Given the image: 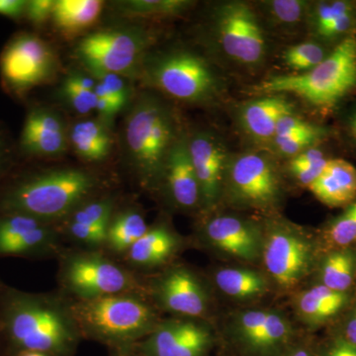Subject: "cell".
<instances>
[{
  "label": "cell",
  "instance_id": "6da1fadb",
  "mask_svg": "<svg viewBox=\"0 0 356 356\" xmlns=\"http://www.w3.org/2000/svg\"><path fill=\"white\" fill-rule=\"evenodd\" d=\"M0 331L20 350L69 356L81 336L69 305L0 282Z\"/></svg>",
  "mask_w": 356,
  "mask_h": 356
},
{
  "label": "cell",
  "instance_id": "7a4b0ae2",
  "mask_svg": "<svg viewBox=\"0 0 356 356\" xmlns=\"http://www.w3.org/2000/svg\"><path fill=\"white\" fill-rule=\"evenodd\" d=\"M97 188V178L81 168L32 175L8 189L0 200L4 214L27 215L46 222L69 217Z\"/></svg>",
  "mask_w": 356,
  "mask_h": 356
},
{
  "label": "cell",
  "instance_id": "3957f363",
  "mask_svg": "<svg viewBox=\"0 0 356 356\" xmlns=\"http://www.w3.org/2000/svg\"><path fill=\"white\" fill-rule=\"evenodd\" d=\"M177 125L172 110L153 95H142L124 122L123 143L126 158L140 184H159L175 140Z\"/></svg>",
  "mask_w": 356,
  "mask_h": 356
},
{
  "label": "cell",
  "instance_id": "277c9868",
  "mask_svg": "<svg viewBox=\"0 0 356 356\" xmlns=\"http://www.w3.org/2000/svg\"><path fill=\"white\" fill-rule=\"evenodd\" d=\"M69 307L81 334L112 346L140 341L161 322L137 293L77 299Z\"/></svg>",
  "mask_w": 356,
  "mask_h": 356
},
{
  "label": "cell",
  "instance_id": "5b68a950",
  "mask_svg": "<svg viewBox=\"0 0 356 356\" xmlns=\"http://www.w3.org/2000/svg\"><path fill=\"white\" fill-rule=\"evenodd\" d=\"M356 88V39L346 37L309 72L266 79L257 90L266 95L291 93L321 110H330Z\"/></svg>",
  "mask_w": 356,
  "mask_h": 356
},
{
  "label": "cell",
  "instance_id": "8992f818",
  "mask_svg": "<svg viewBox=\"0 0 356 356\" xmlns=\"http://www.w3.org/2000/svg\"><path fill=\"white\" fill-rule=\"evenodd\" d=\"M322 255L317 235L283 220L264 225L261 264L273 288L293 292L315 274Z\"/></svg>",
  "mask_w": 356,
  "mask_h": 356
},
{
  "label": "cell",
  "instance_id": "52a82bcc",
  "mask_svg": "<svg viewBox=\"0 0 356 356\" xmlns=\"http://www.w3.org/2000/svg\"><path fill=\"white\" fill-rule=\"evenodd\" d=\"M300 336L284 313L268 308L236 311L225 329L236 356H283Z\"/></svg>",
  "mask_w": 356,
  "mask_h": 356
},
{
  "label": "cell",
  "instance_id": "ba28073f",
  "mask_svg": "<svg viewBox=\"0 0 356 356\" xmlns=\"http://www.w3.org/2000/svg\"><path fill=\"white\" fill-rule=\"evenodd\" d=\"M142 70L149 86L179 102H206L216 91L212 70L191 51H173L144 60Z\"/></svg>",
  "mask_w": 356,
  "mask_h": 356
},
{
  "label": "cell",
  "instance_id": "9c48e42d",
  "mask_svg": "<svg viewBox=\"0 0 356 356\" xmlns=\"http://www.w3.org/2000/svg\"><path fill=\"white\" fill-rule=\"evenodd\" d=\"M222 193L236 208L269 213L281 202L282 181L270 159L245 153L227 163Z\"/></svg>",
  "mask_w": 356,
  "mask_h": 356
},
{
  "label": "cell",
  "instance_id": "30bf717a",
  "mask_svg": "<svg viewBox=\"0 0 356 356\" xmlns=\"http://www.w3.org/2000/svg\"><path fill=\"white\" fill-rule=\"evenodd\" d=\"M60 276L63 286L76 299L137 293L140 287L131 271L95 252L67 254Z\"/></svg>",
  "mask_w": 356,
  "mask_h": 356
},
{
  "label": "cell",
  "instance_id": "8fae6325",
  "mask_svg": "<svg viewBox=\"0 0 356 356\" xmlns=\"http://www.w3.org/2000/svg\"><path fill=\"white\" fill-rule=\"evenodd\" d=\"M151 35L137 28L104 30L81 40L76 53L88 70L127 76L142 67Z\"/></svg>",
  "mask_w": 356,
  "mask_h": 356
},
{
  "label": "cell",
  "instance_id": "7c38bea8",
  "mask_svg": "<svg viewBox=\"0 0 356 356\" xmlns=\"http://www.w3.org/2000/svg\"><path fill=\"white\" fill-rule=\"evenodd\" d=\"M217 38L224 53L245 65L261 64L266 42L254 9L245 2L222 4L215 16Z\"/></svg>",
  "mask_w": 356,
  "mask_h": 356
},
{
  "label": "cell",
  "instance_id": "4fadbf2b",
  "mask_svg": "<svg viewBox=\"0 0 356 356\" xmlns=\"http://www.w3.org/2000/svg\"><path fill=\"white\" fill-rule=\"evenodd\" d=\"M0 70L15 91L48 83L57 74L58 58L48 43L32 34H22L7 44L0 57Z\"/></svg>",
  "mask_w": 356,
  "mask_h": 356
},
{
  "label": "cell",
  "instance_id": "5bb4252c",
  "mask_svg": "<svg viewBox=\"0 0 356 356\" xmlns=\"http://www.w3.org/2000/svg\"><path fill=\"white\" fill-rule=\"evenodd\" d=\"M218 343V336L205 320L173 318L161 321L142 341L144 356H210Z\"/></svg>",
  "mask_w": 356,
  "mask_h": 356
},
{
  "label": "cell",
  "instance_id": "9a60e30c",
  "mask_svg": "<svg viewBox=\"0 0 356 356\" xmlns=\"http://www.w3.org/2000/svg\"><path fill=\"white\" fill-rule=\"evenodd\" d=\"M201 238L206 247L232 261L243 264L261 262L264 226L252 220L216 215L204 222Z\"/></svg>",
  "mask_w": 356,
  "mask_h": 356
},
{
  "label": "cell",
  "instance_id": "2e32d148",
  "mask_svg": "<svg viewBox=\"0 0 356 356\" xmlns=\"http://www.w3.org/2000/svg\"><path fill=\"white\" fill-rule=\"evenodd\" d=\"M151 292L159 308L177 317L206 321L209 315L212 305L208 288L187 267L165 269L154 280Z\"/></svg>",
  "mask_w": 356,
  "mask_h": 356
},
{
  "label": "cell",
  "instance_id": "e0dca14e",
  "mask_svg": "<svg viewBox=\"0 0 356 356\" xmlns=\"http://www.w3.org/2000/svg\"><path fill=\"white\" fill-rule=\"evenodd\" d=\"M50 222L22 214L0 215V257H36L53 248Z\"/></svg>",
  "mask_w": 356,
  "mask_h": 356
},
{
  "label": "cell",
  "instance_id": "ac0fdd59",
  "mask_svg": "<svg viewBox=\"0 0 356 356\" xmlns=\"http://www.w3.org/2000/svg\"><path fill=\"white\" fill-rule=\"evenodd\" d=\"M189 154L199 186H200L202 206L212 209L221 197L225 172H226V153L221 143L207 133H197L187 139Z\"/></svg>",
  "mask_w": 356,
  "mask_h": 356
},
{
  "label": "cell",
  "instance_id": "d6986e66",
  "mask_svg": "<svg viewBox=\"0 0 356 356\" xmlns=\"http://www.w3.org/2000/svg\"><path fill=\"white\" fill-rule=\"evenodd\" d=\"M355 294L334 291L316 283L295 293L293 308L308 332L329 329L348 310Z\"/></svg>",
  "mask_w": 356,
  "mask_h": 356
},
{
  "label": "cell",
  "instance_id": "ffe728a7",
  "mask_svg": "<svg viewBox=\"0 0 356 356\" xmlns=\"http://www.w3.org/2000/svg\"><path fill=\"white\" fill-rule=\"evenodd\" d=\"M69 145V129L57 112L37 108L28 114L21 135V147L26 153L57 158L65 153Z\"/></svg>",
  "mask_w": 356,
  "mask_h": 356
},
{
  "label": "cell",
  "instance_id": "44dd1931",
  "mask_svg": "<svg viewBox=\"0 0 356 356\" xmlns=\"http://www.w3.org/2000/svg\"><path fill=\"white\" fill-rule=\"evenodd\" d=\"M163 178L165 179L170 197L178 207L193 210L202 206L200 186L185 138L178 137L170 149Z\"/></svg>",
  "mask_w": 356,
  "mask_h": 356
},
{
  "label": "cell",
  "instance_id": "7402d4cb",
  "mask_svg": "<svg viewBox=\"0 0 356 356\" xmlns=\"http://www.w3.org/2000/svg\"><path fill=\"white\" fill-rule=\"evenodd\" d=\"M309 191L330 208H346L356 200V168L343 159H329Z\"/></svg>",
  "mask_w": 356,
  "mask_h": 356
},
{
  "label": "cell",
  "instance_id": "603a6c76",
  "mask_svg": "<svg viewBox=\"0 0 356 356\" xmlns=\"http://www.w3.org/2000/svg\"><path fill=\"white\" fill-rule=\"evenodd\" d=\"M219 292L238 303H250L264 298L273 290L266 273L250 267H222L214 274Z\"/></svg>",
  "mask_w": 356,
  "mask_h": 356
},
{
  "label": "cell",
  "instance_id": "cb8c5ba5",
  "mask_svg": "<svg viewBox=\"0 0 356 356\" xmlns=\"http://www.w3.org/2000/svg\"><path fill=\"white\" fill-rule=\"evenodd\" d=\"M179 236L166 226L149 228L126 254L132 266L140 268L163 266L172 259L181 248Z\"/></svg>",
  "mask_w": 356,
  "mask_h": 356
},
{
  "label": "cell",
  "instance_id": "d4e9b609",
  "mask_svg": "<svg viewBox=\"0 0 356 356\" xmlns=\"http://www.w3.org/2000/svg\"><path fill=\"white\" fill-rule=\"evenodd\" d=\"M293 113L291 103L285 97L269 95L248 103L242 110L243 127L257 140H270L275 136L276 126L281 117Z\"/></svg>",
  "mask_w": 356,
  "mask_h": 356
},
{
  "label": "cell",
  "instance_id": "484cf974",
  "mask_svg": "<svg viewBox=\"0 0 356 356\" xmlns=\"http://www.w3.org/2000/svg\"><path fill=\"white\" fill-rule=\"evenodd\" d=\"M109 126L97 119H83L69 129V143L79 158L102 161L111 153L113 138Z\"/></svg>",
  "mask_w": 356,
  "mask_h": 356
},
{
  "label": "cell",
  "instance_id": "4316f807",
  "mask_svg": "<svg viewBox=\"0 0 356 356\" xmlns=\"http://www.w3.org/2000/svg\"><path fill=\"white\" fill-rule=\"evenodd\" d=\"M318 284L341 293L356 292V248L330 250L321 255Z\"/></svg>",
  "mask_w": 356,
  "mask_h": 356
},
{
  "label": "cell",
  "instance_id": "83f0119b",
  "mask_svg": "<svg viewBox=\"0 0 356 356\" xmlns=\"http://www.w3.org/2000/svg\"><path fill=\"white\" fill-rule=\"evenodd\" d=\"M103 6L100 0H57L51 20L60 32L72 36L95 24Z\"/></svg>",
  "mask_w": 356,
  "mask_h": 356
},
{
  "label": "cell",
  "instance_id": "f1b7e54d",
  "mask_svg": "<svg viewBox=\"0 0 356 356\" xmlns=\"http://www.w3.org/2000/svg\"><path fill=\"white\" fill-rule=\"evenodd\" d=\"M149 229L146 220L137 211H124L113 215L107 229L105 245L114 254H127L134 243Z\"/></svg>",
  "mask_w": 356,
  "mask_h": 356
},
{
  "label": "cell",
  "instance_id": "f546056e",
  "mask_svg": "<svg viewBox=\"0 0 356 356\" xmlns=\"http://www.w3.org/2000/svg\"><path fill=\"white\" fill-rule=\"evenodd\" d=\"M317 236L322 254L330 250L356 248V200L327 222Z\"/></svg>",
  "mask_w": 356,
  "mask_h": 356
},
{
  "label": "cell",
  "instance_id": "4dcf8cb0",
  "mask_svg": "<svg viewBox=\"0 0 356 356\" xmlns=\"http://www.w3.org/2000/svg\"><path fill=\"white\" fill-rule=\"evenodd\" d=\"M191 4L187 0H128L118 2L117 8L131 19H165L181 15Z\"/></svg>",
  "mask_w": 356,
  "mask_h": 356
},
{
  "label": "cell",
  "instance_id": "1f68e13d",
  "mask_svg": "<svg viewBox=\"0 0 356 356\" xmlns=\"http://www.w3.org/2000/svg\"><path fill=\"white\" fill-rule=\"evenodd\" d=\"M327 56L324 48L320 44L314 42H304L288 48L284 51L283 60L290 69L303 74L320 65Z\"/></svg>",
  "mask_w": 356,
  "mask_h": 356
},
{
  "label": "cell",
  "instance_id": "d6a6232c",
  "mask_svg": "<svg viewBox=\"0 0 356 356\" xmlns=\"http://www.w3.org/2000/svg\"><path fill=\"white\" fill-rule=\"evenodd\" d=\"M113 212L114 201L111 198L88 200L70 215L69 222L108 227Z\"/></svg>",
  "mask_w": 356,
  "mask_h": 356
},
{
  "label": "cell",
  "instance_id": "836d02e7",
  "mask_svg": "<svg viewBox=\"0 0 356 356\" xmlns=\"http://www.w3.org/2000/svg\"><path fill=\"white\" fill-rule=\"evenodd\" d=\"M60 95L67 105L77 114L88 115L95 111L96 97L93 90L83 88L70 76L65 77Z\"/></svg>",
  "mask_w": 356,
  "mask_h": 356
},
{
  "label": "cell",
  "instance_id": "e575fe53",
  "mask_svg": "<svg viewBox=\"0 0 356 356\" xmlns=\"http://www.w3.org/2000/svg\"><path fill=\"white\" fill-rule=\"evenodd\" d=\"M324 133V129L316 127L308 132L273 138L274 144L280 154L291 156L292 159L305 149H310L323 137Z\"/></svg>",
  "mask_w": 356,
  "mask_h": 356
},
{
  "label": "cell",
  "instance_id": "d590c367",
  "mask_svg": "<svg viewBox=\"0 0 356 356\" xmlns=\"http://www.w3.org/2000/svg\"><path fill=\"white\" fill-rule=\"evenodd\" d=\"M269 13L280 24L294 25L305 15L307 3L300 0H273L267 2Z\"/></svg>",
  "mask_w": 356,
  "mask_h": 356
},
{
  "label": "cell",
  "instance_id": "8d00e7d4",
  "mask_svg": "<svg viewBox=\"0 0 356 356\" xmlns=\"http://www.w3.org/2000/svg\"><path fill=\"white\" fill-rule=\"evenodd\" d=\"M98 83L102 84L105 90L116 100L121 106H125L130 99L131 91L126 77L113 72L103 70H88Z\"/></svg>",
  "mask_w": 356,
  "mask_h": 356
},
{
  "label": "cell",
  "instance_id": "74e56055",
  "mask_svg": "<svg viewBox=\"0 0 356 356\" xmlns=\"http://www.w3.org/2000/svg\"><path fill=\"white\" fill-rule=\"evenodd\" d=\"M107 229L108 227L74 222H69L67 225V233L72 238H74L77 242L91 248H97L105 245Z\"/></svg>",
  "mask_w": 356,
  "mask_h": 356
},
{
  "label": "cell",
  "instance_id": "f35d334b",
  "mask_svg": "<svg viewBox=\"0 0 356 356\" xmlns=\"http://www.w3.org/2000/svg\"><path fill=\"white\" fill-rule=\"evenodd\" d=\"M327 330V334L339 337L356 348V294L348 310Z\"/></svg>",
  "mask_w": 356,
  "mask_h": 356
},
{
  "label": "cell",
  "instance_id": "ab89813d",
  "mask_svg": "<svg viewBox=\"0 0 356 356\" xmlns=\"http://www.w3.org/2000/svg\"><path fill=\"white\" fill-rule=\"evenodd\" d=\"M350 13H353V9L350 2L332 1L318 4L315 13L316 29L324 27L344 14Z\"/></svg>",
  "mask_w": 356,
  "mask_h": 356
},
{
  "label": "cell",
  "instance_id": "60d3db41",
  "mask_svg": "<svg viewBox=\"0 0 356 356\" xmlns=\"http://www.w3.org/2000/svg\"><path fill=\"white\" fill-rule=\"evenodd\" d=\"M95 93L96 97L95 111L99 115L100 120L104 122V123L107 124L110 127V123L113 121L114 117L116 116L124 107L121 106V105L105 90L102 84L96 83Z\"/></svg>",
  "mask_w": 356,
  "mask_h": 356
},
{
  "label": "cell",
  "instance_id": "b9f144b4",
  "mask_svg": "<svg viewBox=\"0 0 356 356\" xmlns=\"http://www.w3.org/2000/svg\"><path fill=\"white\" fill-rule=\"evenodd\" d=\"M317 350L318 356H356L355 346L327 334L317 339Z\"/></svg>",
  "mask_w": 356,
  "mask_h": 356
},
{
  "label": "cell",
  "instance_id": "7bdbcfd3",
  "mask_svg": "<svg viewBox=\"0 0 356 356\" xmlns=\"http://www.w3.org/2000/svg\"><path fill=\"white\" fill-rule=\"evenodd\" d=\"M56 1L54 0H31L27 1L26 15L33 24L44 25L47 21L51 19L54 7Z\"/></svg>",
  "mask_w": 356,
  "mask_h": 356
},
{
  "label": "cell",
  "instance_id": "ee69618b",
  "mask_svg": "<svg viewBox=\"0 0 356 356\" xmlns=\"http://www.w3.org/2000/svg\"><path fill=\"white\" fill-rule=\"evenodd\" d=\"M317 126L309 123L298 116L290 113L281 117L276 126L275 137H282V136L293 135V134H299L308 132L313 130Z\"/></svg>",
  "mask_w": 356,
  "mask_h": 356
},
{
  "label": "cell",
  "instance_id": "f6af8a7d",
  "mask_svg": "<svg viewBox=\"0 0 356 356\" xmlns=\"http://www.w3.org/2000/svg\"><path fill=\"white\" fill-rule=\"evenodd\" d=\"M355 24V16L353 13L344 14L341 17L332 21L330 24L317 29L318 34L325 39L336 38L341 35L346 34L350 31L351 28Z\"/></svg>",
  "mask_w": 356,
  "mask_h": 356
},
{
  "label": "cell",
  "instance_id": "bcb514c9",
  "mask_svg": "<svg viewBox=\"0 0 356 356\" xmlns=\"http://www.w3.org/2000/svg\"><path fill=\"white\" fill-rule=\"evenodd\" d=\"M283 356H318L317 339L309 334L300 336Z\"/></svg>",
  "mask_w": 356,
  "mask_h": 356
},
{
  "label": "cell",
  "instance_id": "7dc6e473",
  "mask_svg": "<svg viewBox=\"0 0 356 356\" xmlns=\"http://www.w3.org/2000/svg\"><path fill=\"white\" fill-rule=\"evenodd\" d=\"M325 159H327V158L321 149L310 147V149H305L297 156H293L289 163V170L313 165L315 163H320V161H325Z\"/></svg>",
  "mask_w": 356,
  "mask_h": 356
},
{
  "label": "cell",
  "instance_id": "c3c4849f",
  "mask_svg": "<svg viewBox=\"0 0 356 356\" xmlns=\"http://www.w3.org/2000/svg\"><path fill=\"white\" fill-rule=\"evenodd\" d=\"M27 1L24 0H0V14L18 18L26 13Z\"/></svg>",
  "mask_w": 356,
  "mask_h": 356
},
{
  "label": "cell",
  "instance_id": "681fc988",
  "mask_svg": "<svg viewBox=\"0 0 356 356\" xmlns=\"http://www.w3.org/2000/svg\"><path fill=\"white\" fill-rule=\"evenodd\" d=\"M348 129H350V135L356 140V111L351 115L350 120H348Z\"/></svg>",
  "mask_w": 356,
  "mask_h": 356
},
{
  "label": "cell",
  "instance_id": "f907efd6",
  "mask_svg": "<svg viewBox=\"0 0 356 356\" xmlns=\"http://www.w3.org/2000/svg\"><path fill=\"white\" fill-rule=\"evenodd\" d=\"M16 356H51L47 353H39V351L20 350Z\"/></svg>",
  "mask_w": 356,
  "mask_h": 356
},
{
  "label": "cell",
  "instance_id": "816d5d0a",
  "mask_svg": "<svg viewBox=\"0 0 356 356\" xmlns=\"http://www.w3.org/2000/svg\"><path fill=\"white\" fill-rule=\"evenodd\" d=\"M3 158H4L3 145H2L1 140H0V170H1L2 163H3Z\"/></svg>",
  "mask_w": 356,
  "mask_h": 356
},
{
  "label": "cell",
  "instance_id": "f5cc1de1",
  "mask_svg": "<svg viewBox=\"0 0 356 356\" xmlns=\"http://www.w3.org/2000/svg\"><path fill=\"white\" fill-rule=\"evenodd\" d=\"M221 356H236V355H222Z\"/></svg>",
  "mask_w": 356,
  "mask_h": 356
},
{
  "label": "cell",
  "instance_id": "db71d44e",
  "mask_svg": "<svg viewBox=\"0 0 356 356\" xmlns=\"http://www.w3.org/2000/svg\"><path fill=\"white\" fill-rule=\"evenodd\" d=\"M140 356H144V355H140Z\"/></svg>",
  "mask_w": 356,
  "mask_h": 356
}]
</instances>
